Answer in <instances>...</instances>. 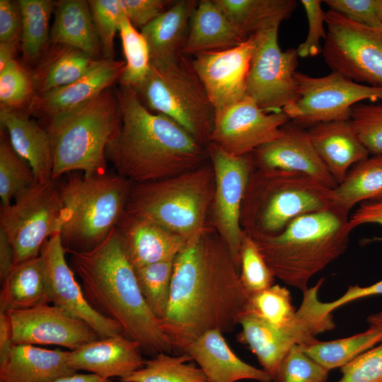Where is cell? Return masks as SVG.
I'll list each match as a JSON object with an SVG mask.
<instances>
[{"mask_svg": "<svg viewBox=\"0 0 382 382\" xmlns=\"http://www.w3.org/2000/svg\"><path fill=\"white\" fill-rule=\"evenodd\" d=\"M122 117L115 91L109 88L79 109L46 123L52 144V180L82 171L108 172L106 148L118 133Z\"/></svg>", "mask_w": 382, "mask_h": 382, "instance_id": "obj_5", "label": "cell"}, {"mask_svg": "<svg viewBox=\"0 0 382 382\" xmlns=\"http://www.w3.org/2000/svg\"><path fill=\"white\" fill-rule=\"evenodd\" d=\"M332 190L299 173L255 168L244 194L240 222L249 235H276L294 219L333 206Z\"/></svg>", "mask_w": 382, "mask_h": 382, "instance_id": "obj_6", "label": "cell"}, {"mask_svg": "<svg viewBox=\"0 0 382 382\" xmlns=\"http://www.w3.org/2000/svg\"><path fill=\"white\" fill-rule=\"evenodd\" d=\"M21 29L18 1L0 0V42L21 40Z\"/></svg>", "mask_w": 382, "mask_h": 382, "instance_id": "obj_51", "label": "cell"}, {"mask_svg": "<svg viewBox=\"0 0 382 382\" xmlns=\"http://www.w3.org/2000/svg\"><path fill=\"white\" fill-rule=\"evenodd\" d=\"M349 218L332 206L294 219L278 234L248 235L274 277L303 292L315 274L346 251L353 231Z\"/></svg>", "mask_w": 382, "mask_h": 382, "instance_id": "obj_4", "label": "cell"}, {"mask_svg": "<svg viewBox=\"0 0 382 382\" xmlns=\"http://www.w3.org/2000/svg\"><path fill=\"white\" fill-rule=\"evenodd\" d=\"M70 266L81 282L84 296L98 313L119 323L143 352L173 353L161 320L148 306L135 270L116 227L95 248L69 251Z\"/></svg>", "mask_w": 382, "mask_h": 382, "instance_id": "obj_3", "label": "cell"}, {"mask_svg": "<svg viewBox=\"0 0 382 382\" xmlns=\"http://www.w3.org/2000/svg\"><path fill=\"white\" fill-rule=\"evenodd\" d=\"M215 176L210 161L171 178L132 183L126 211L151 220L189 242L209 225Z\"/></svg>", "mask_w": 382, "mask_h": 382, "instance_id": "obj_7", "label": "cell"}, {"mask_svg": "<svg viewBox=\"0 0 382 382\" xmlns=\"http://www.w3.org/2000/svg\"><path fill=\"white\" fill-rule=\"evenodd\" d=\"M322 54L332 71L361 84L382 87V26L353 22L328 10Z\"/></svg>", "mask_w": 382, "mask_h": 382, "instance_id": "obj_12", "label": "cell"}, {"mask_svg": "<svg viewBox=\"0 0 382 382\" xmlns=\"http://www.w3.org/2000/svg\"><path fill=\"white\" fill-rule=\"evenodd\" d=\"M380 6H381V18H382V0H380Z\"/></svg>", "mask_w": 382, "mask_h": 382, "instance_id": "obj_59", "label": "cell"}, {"mask_svg": "<svg viewBox=\"0 0 382 382\" xmlns=\"http://www.w3.org/2000/svg\"><path fill=\"white\" fill-rule=\"evenodd\" d=\"M248 37L279 28L294 13L295 0H214Z\"/></svg>", "mask_w": 382, "mask_h": 382, "instance_id": "obj_33", "label": "cell"}, {"mask_svg": "<svg viewBox=\"0 0 382 382\" xmlns=\"http://www.w3.org/2000/svg\"><path fill=\"white\" fill-rule=\"evenodd\" d=\"M116 228L134 267L174 260L188 243L157 223L126 210Z\"/></svg>", "mask_w": 382, "mask_h": 382, "instance_id": "obj_23", "label": "cell"}, {"mask_svg": "<svg viewBox=\"0 0 382 382\" xmlns=\"http://www.w3.org/2000/svg\"><path fill=\"white\" fill-rule=\"evenodd\" d=\"M278 28L260 33L246 84L247 96L267 112L283 111L299 98L297 50H281Z\"/></svg>", "mask_w": 382, "mask_h": 382, "instance_id": "obj_15", "label": "cell"}, {"mask_svg": "<svg viewBox=\"0 0 382 382\" xmlns=\"http://www.w3.org/2000/svg\"><path fill=\"white\" fill-rule=\"evenodd\" d=\"M52 43L81 50L95 59L101 50L90 6L85 0L55 1Z\"/></svg>", "mask_w": 382, "mask_h": 382, "instance_id": "obj_30", "label": "cell"}, {"mask_svg": "<svg viewBox=\"0 0 382 382\" xmlns=\"http://www.w3.org/2000/svg\"><path fill=\"white\" fill-rule=\"evenodd\" d=\"M240 279L250 296L272 286L274 281L255 243L245 232L240 251Z\"/></svg>", "mask_w": 382, "mask_h": 382, "instance_id": "obj_43", "label": "cell"}, {"mask_svg": "<svg viewBox=\"0 0 382 382\" xmlns=\"http://www.w3.org/2000/svg\"><path fill=\"white\" fill-rule=\"evenodd\" d=\"M350 120L369 154L382 155V103L355 105Z\"/></svg>", "mask_w": 382, "mask_h": 382, "instance_id": "obj_46", "label": "cell"}, {"mask_svg": "<svg viewBox=\"0 0 382 382\" xmlns=\"http://www.w3.org/2000/svg\"><path fill=\"white\" fill-rule=\"evenodd\" d=\"M250 299L223 239L210 226L176 256L161 328L176 354L204 333L231 332Z\"/></svg>", "mask_w": 382, "mask_h": 382, "instance_id": "obj_1", "label": "cell"}, {"mask_svg": "<svg viewBox=\"0 0 382 382\" xmlns=\"http://www.w3.org/2000/svg\"><path fill=\"white\" fill-rule=\"evenodd\" d=\"M223 332L209 330L193 341L183 354L190 355L202 370L207 382L254 380L270 382V376L241 359L230 348Z\"/></svg>", "mask_w": 382, "mask_h": 382, "instance_id": "obj_24", "label": "cell"}, {"mask_svg": "<svg viewBox=\"0 0 382 382\" xmlns=\"http://www.w3.org/2000/svg\"><path fill=\"white\" fill-rule=\"evenodd\" d=\"M37 183L31 168L16 153L8 137L2 133L0 141L1 205L11 204Z\"/></svg>", "mask_w": 382, "mask_h": 382, "instance_id": "obj_38", "label": "cell"}, {"mask_svg": "<svg viewBox=\"0 0 382 382\" xmlns=\"http://www.w3.org/2000/svg\"><path fill=\"white\" fill-rule=\"evenodd\" d=\"M45 303L49 301L41 257L15 265L1 282L0 311L28 309Z\"/></svg>", "mask_w": 382, "mask_h": 382, "instance_id": "obj_32", "label": "cell"}, {"mask_svg": "<svg viewBox=\"0 0 382 382\" xmlns=\"http://www.w3.org/2000/svg\"><path fill=\"white\" fill-rule=\"evenodd\" d=\"M381 294L382 280L366 286H350L340 297L333 301L322 302L321 306L325 313H332L335 309L353 301Z\"/></svg>", "mask_w": 382, "mask_h": 382, "instance_id": "obj_52", "label": "cell"}, {"mask_svg": "<svg viewBox=\"0 0 382 382\" xmlns=\"http://www.w3.org/2000/svg\"><path fill=\"white\" fill-rule=\"evenodd\" d=\"M13 345L12 328L9 316L7 313L0 311V366L8 358Z\"/></svg>", "mask_w": 382, "mask_h": 382, "instance_id": "obj_54", "label": "cell"}, {"mask_svg": "<svg viewBox=\"0 0 382 382\" xmlns=\"http://www.w3.org/2000/svg\"><path fill=\"white\" fill-rule=\"evenodd\" d=\"M329 371L305 353L300 345H295L282 359L272 381L327 382Z\"/></svg>", "mask_w": 382, "mask_h": 382, "instance_id": "obj_45", "label": "cell"}, {"mask_svg": "<svg viewBox=\"0 0 382 382\" xmlns=\"http://www.w3.org/2000/svg\"><path fill=\"white\" fill-rule=\"evenodd\" d=\"M382 199V155L354 165L332 190L333 206L349 213L357 204Z\"/></svg>", "mask_w": 382, "mask_h": 382, "instance_id": "obj_34", "label": "cell"}, {"mask_svg": "<svg viewBox=\"0 0 382 382\" xmlns=\"http://www.w3.org/2000/svg\"><path fill=\"white\" fill-rule=\"evenodd\" d=\"M248 38L214 0H202L191 15L181 54L195 55L226 50L240 45Z\"/></svg>", "mask_w": 382, "mask_h": 382, "instance_id": "obj_27", "label": "cell"}, {"mask_svg": "<svg viewBox=\"0 0 382 382\" xmlns=\"http://www.w3.org/2000/svg\"><path fill=\"white\" fill-rule=\"evenodd\" d=\"M67 218L57 180L36 183L11 204L1 205L0 230L12 245L14 265L38 257Z\"/></svg>", "mask_w": 382, "mask_h": 382, "instance_id": "obj_11", "label": "cell"}, {"mask_svg": "<svg viewBox=\"0 0 382 382\" xmlns=\"http://www.w3.org/2000/svg\"><path fill=\"white\" fill-rule=\"evenodd\" d=\"M245 311L271 325L282 327L292 320L296 310L293 306L289 289L279 284H273L250 296Z\"/></svg>", "mask_w": 382, "mask_h": 382, "instance_id": "obj_41", "label": "cell"}, {"mask_svg": "<svg viewBox=\"0 0 382 382\" xmlns=\"http://www.w3.org/2000/svg\"><path fill=\"white\" fill-rule=\"evenodd\" d=\"M98 59L77 48L51 42L33 71L35 94L75 81L86 74Z\"/></svg>", "mask_w": 382, "mask_h": 382, "instance_id": "obj_31", "label": "cell"}, {"mask_svg": "<svg viewBox=\"0 0 382 382\" xmlns=\"http://www.w3.org/2000/svg\"><path fill=\"white\" fill-rule=\"evenodd\" d=\"M349 225L352 229L366 224H376L382 226V199L366 202L349 216ZM371 241H382V238H375Z\"/></svg>", "mask_w": 382, "mask_h": 382, "instance_id": "obj_53", "label": "cell"}, {"mask_svg": "<svg viewBox=\"0 0 382 382\" xmlns=\"http://www.w3.org/2000/svg\"><path fill=\"white\" fill-rule=\"evenodd\" d=\"M104 59L114 57V40L126 16L122 0L88 1Z\"/></svg>", "mask_w": 382, "mask_h": 382, "instance_id": "obj_44", "label": "cell"}, {"mask_svg": "<svg viewBox=\"0 0 382 382\" xmlns=\"http://www.w3.org/2000/svg\"><path fill=\"white\" fill-rule=\"evenodd\" d=\"M322 1L301 0L306 12L308 30L305 40L296 48L299 57H316L322 53L320 40H325L327 30L325 28L326 12L322 8Z\"/></svg>", "mask_w": 382, "mask_h": 382, "instance_id": "obj_48", "label": "cell"}, {"mask_svg": "<svg viewBox=\"0 0 382 382\" xmlns=\"http://www.w3.org/2000/svg\"><path fill=\"white\" fill-rule=\"evenodd\" d=\"M35 94L33 72L16 59L0 71L1 105L22 110Z\"/></svg>", "mask_w": 382, "mask_h": 382, "instance_id": "obj_42", "label": "cell"}, {"mask_svg": "<svg viewBox=\"0 0 382 382\" xmlns=\"http://www.w3.org/2000/svg\"><path fill=\"white\" fill-rule=\"evenodd\" d=\"M66 253L60 233L49 238L41 248L40 256L45 267L49 303L86 323L99 338L123 334L119 323L100 314L89 304L74 272L66 260Z\"/></svg>", "mask_w": 382, "mask_h": 382, "instance_id": "obj_17", "label": "cell"}, {"mask_svg": "<svg viewBox=\"0 0 382 382\" xmlns=\"http://www.w3.org/2000/svg\"><path fill=\"white\" fill-rule=\"evenodd\" d=\"M22 16L21 49L24 59L37 63L47 50L50 20L54 10L52 0H19Z\"/></svg>", "mask_w": 382, "mask_h": 382, "instance_id": "obj_36", "label": "cell"}, {"mask_svg": "<svg viewBox=\"0 0 382 382\" xmlns=\"http://www.w3.org/2000/svg\"><path fill=\"white\" fill-rule=\"evenodd\" d=\"M69 351L13 345L0 366V382H53L76 371L69 364Z\"/></svg>", "mask_w": 382, "mask_h": 382, "instance_id": "obj_28", "label": "cell"}, {"mask_svg": "<svg viewBox=\"0 0 382 382\" xmlns=\"http://www.w3.org/2000/svg\"><path fill=\"white\" fill-rule=\"evenodd\" d=\"M174 260L134 267L141 292L160 320L164 318L169 302Z\"/></svg>", "mask_w": 382, "mask_h": 382, "instance_id": "obj_40", "label": "cell"}, {"mask_svg": "<svg viewBox=\"0 0 382 382\" xmlns=\"http://www.w3.org/2000/svg\"><path fill=\"white\" fill-rule=\"evenodd\" d=\"M330 11L359 24L382 26L380 0H325Z\"/></svg>", "mask_w": 382, "mask_h": 382, "instance_id": "obj_49", "label": "cell"}, {"mask_svg": "<svg viewBox=\"0 0 382 382\" xmlns=\"http://www.w3.org/2000/svg\"><path fill=\"white\" fill-rule=\"evenodd\" d=\"M214 168L215 189L209 224L226 244L240 272V251L244 231L241 222L242 202L252 171L253 154L231 155L214 143L207 146Z\"/></svg>", "mask_w": 382, "mask_h": 382, "instance_id": "obj_14", "label": "cell"}, {"mask_svg": "<svg viewBox=\"0 0 382 382\" xmlns=\"http://www.w3.org/2000/svg\"><path fill=\"white\" fill-rule=\"evenodd\" d=\"M366 320L369 325L374 326L382 331V311L370 315Z\"/></svg>", "mask_w": 382, "mask_h": 382, "instance_id": "obj_58", "label": "cell"}, {"mask_svg": "<svg viewBox=\"0 0 382 382\" xmlns=\"http://www.w3.org/2000/svg\"><path fill=\"white\" fill-rule=\"evenodd\" d=\"M125 68L120 84L137 88L146 79L151 66L148 44L141 32L132 24L127 16L122 19L119 30Z\"/></svg>", "mask_w": 382, "mask_h": 382, "instance_id": "obj_39", "label": "cell"}, {"mask_svg": "<svg viewBox=\"0 0 382 382\" xmlns=\"http://www.w3.org/2000/svg\"><path fill=\"white\" fill-rule=\"evenodd\" d=\"M137 342L121 334L98 338L69 351V364L76 371L121 380L143 367L146 360Z\"/></svg>", "mask_w": 382, "mask_h": 382, "instance_id": "obj_22", "label": "cell"}, {"mask_svg": "<svg viewBox=\"0 0 382 382\" xmlns=\"http://www.w3.org/2000/svg\"><path fill=\"white\" fill-rule=\"evenodd\" d=\"M0 122L12 148L31 168L37 183L50 181L53 158L51 139L46 128L31 119L28 111L3 105Z\"/></svg>", "mask_w": 382, "mask_h": 382, "instance_id": "obj_25", "label": "cell"}, {"mask_svg": "<svg viewBox=\"0 0 382 382\" xmlns=\"http://www.w3.org/2000/svg\"><path fill=\"white\" fill-rule=\"evenodd\" d=\"M125 62L99 59L83 76L66 86L36 93L28 108L30 115L47 122L73 112L120 81Z\"/></svg>", "mask_w": 382, "mask_h": 382, "instance_id": "obj_20", "label": "cell"}, {"mask_svg": "<svg viewBox=\"0 0 382 382\" xmlns=\"http://www.w3.org/2000/svg\"><path fill=\"white\" fill-rule=\"evenodd\" d=\"M197 3L179 0L141 29L149 49L151 62L175 59L181 54L191 15Z\"/></svg>", "mask_w": 382, "mask_h": 382, "instance_id": "obj_29", "label": "cell"}, {"mask_svg": "<svg viewBox=\"0 0 382 382\" xmlns=\"http://www.w3.org/2000/svg\"><path fill=\"white\" fill-rule=\"evenodd\" d=\"M58 182L68 212L60 236L69 251L89 250L102 243L126 210L132 182L117 173L93 176L71 173Z\"/></svg>", "mask_w": 382, "mask_h": 382, "instance_id": "obj_8", "label": "cell"}, {"mask_svg": "<svg viewBox=\"0 0 382 382\" xmlns=\"http://www.w3.org/2000/svg\"><path fill=\"white\" fill-rule=\"evenodd\" d=\"M119 382H207L202 370L187 354L160 352Z\"/></svg>", "mask_w": 382, "mask_h": 382, "instance_id": "obj_37", "label": "cell"}, {"mask_svg": "<svg viewBox=\"0 0 382 382\" xmlns=\"http://www.w3.org/2000/svg\"><path fill=\"white\" fill-rule=\"evenodd\" d=\"M13 345H54L70 351L99 338L84 321L55 305L7 312Z\"/></svg>", "mask_w": 382, "mask_h": 382, "instance_id": "obj_19", "label": "cell"}, {"mask_svg": "<svg viewBox=\"0 0 382 382\" xmlns=\"http://www.w3.org/2000/svg\"><path fill=\"white\" fill-rule=\"evenodd\" d=\"M13 250L3 231L0 230V279L2 282L14 266Z\"/></svg>", "mask_w": 382, "mask_h": 382, "instance_id": "obj_55", "label": "cell"}, {"mask_svg": "<svg viewBox=\"0 0 382 382\" xmlns=\"http://www.w3.org/2000/svg\"><path fill=\"white\" fill-rule=\"evenodd\" d=\"M20 47L21 40L0 42V71L15 60V55Z\"/></svg>", "mask_w": 382, "mask_h": 382, "instance_id": "obj_56", "label": "cell"}, {"mask_svg": "<svg viewBox=\"0 0 382 382\" xmlns=\"http://www.w3.org/2000/svg\"><path fill=\"white\" fill-rule=\"evenodd\" d=\"M259 34L231 48L193 55V68L215 112L247 97V79Z\"/></svg>", "mask_w": 382, "mask_h": 382, "instance_id": "obj_18", "label": "cell"}, {"mask_svg": "<svg viewBox=\"0 0 382 382\" xmlns=\"http://www.w3.org/2000/svg\"><path fill=\"white\" fill-rule=\"evenodd\" d=\"M114 91L122 124L105 154L116 173L141 183L178 175L209 161L207 146L172 119L149 110L134 88L120 84Z\"/></svg>", "mask_w": 382, "mask_h": 382, "instance_id": "obj_2", "label": "cell"}, {"mask_svg": "<svg viewBox=\"0 0 382 382\" xmlns=\"http://www.w3.org/2000/svg\"><path fill=\"white\" fill-rule=\"evenodd\" d=\"M337 382H382V342L340 368Z\"/></svg>", "mask_w": 382, "mask_h": 382, "instance_id": "obj_47", "label": "cell"}, {"mask_svg": "<svg viewBox=\"0 0 382 382\" xmlns=\"http://www.w3.org/2000/svg\"><path fill=\"white\" fill-rule=\"evenodd\" d=\"M308 132L316 153L337 184L354 165L369 157L350 120L318 123Z\"/></svg>", "mask_w": 382, "mask_h": 382, "instance_id": "obj_26", "label": "cell"}, {"mask_svg": "<svg viewBox=\"0 0 382 382\" xmlns=\"http://www.w3.org/2000/svg\"><path fill=\"white\" fill-rule=\"evenodd\" d=\"M324 278L303 291L301 304L292 320L277 327L249 313H243L238 322L241 331L238 340L256 356L262 369L274 378L279 366L288 352L295 345H305L318 334L335 328L332 313L321 308L318 291Z\"/></svg>", "mask_w": 382, "mask_h": 382, "instance_id": "obj_10", "label": "cell"}, {"mask_svg": "<svg viewBox=\"0 0 382 382\" xmlns=\"http://www.w3.org/2000/svg\"><path fill=\"white\" fill-rule=\"evenodd\" d=\"M174 2V1H173ZM126 16L136 28L141 29L168 9L172 1L122 0Z\"/></svg>", "mask_w": 382, "mask_h": 382, "instance_id": "obj_50", "label": "cell"}, {"mask_svg": "<svg viewBox=\"0 0 382 382\" xmlns=\"http://www.w3.org/2000/svg\"><path fill=\"white\" fill-rule=\"evenodd\" d=\"M290 121L284 111L267 112L248 96L215 112L210 143L242 156L279 137Z\"/></svg>", "mask_w": 382, "mask_h": 382, "instance_id": "obj_16", "label": "cell"}, {"mask_svg": "<svg viewBox=\"0 0 382 382\" xmlns=\"http://www.w3.org/2000/svg\"><path fill=\"white\" fill-rule=\"evenodd\" d=\"M299 98L283 111L300 125L350 120L353 106L363 100H382V87L357 83L336 71L314 77L297 71Z\"/></svg>", "mask_w": 382, "mask_h": 382, "instance_id": "obj_13", "label": "cell"}, {"mask_svg": "<svg viewBox=\"0 0 382 382\" xmlns=\"http://www.w3.org/2000/svg\"><path fill=\"white\" fill-rule=\"evenodd\" d=\"M134 90L149 110L172 119L202 145L210 143L215 109L184 54L151 62L148 75Z\"/></svg>", "mask_w": 382, "mask_h": 382, "instance_id": "obj_9", "label": "cell"}, {"mask_svg": "<svg viewBox=\"0 0 382 382\" xmlns=\"http://www.w3.org/2000/svg\"><path fill=\"white\" fill-rule=\"evenodd\" d=\"M381 342L382 331L369 325L366 330L350 337L326 342L316 338L300 346L310 357L330 371L341 368Z\"/></svg>", "mask_w": 382, "mask_h": 382, "instance_id": "obj_35", "label": "cell"}, {"mask_svg": "<svg viewBox=\"0 0 382 382\" xmlns=\"http://www.w3.org/2000/svg\"><path fill=\"white\" fill-rule=\"evenodd\" d=\"M252 154L256 168L303 173L330 189L338 185L316 153L308 131L291 120L282 127L279 137Z\"/></svg>", "mask_w": 382, "mask_h": 382, "instance_id": "obj_21", "label": "cell"}, {"mask_svg": "<svg viewBox=\"0 0 382 382\" xmlns=\"http://www.w3.org/2000/svg\"><path fill=\"white\" fill-rule=\"evenodd\" d=\"M53 382H114L112 379L104 378L91 373L74 374L60 377Z\"/></svg>", "mask_w": 382, "mask_h": 382, "instance_id": "obj_57", "label": "cell"}]
</instances>
